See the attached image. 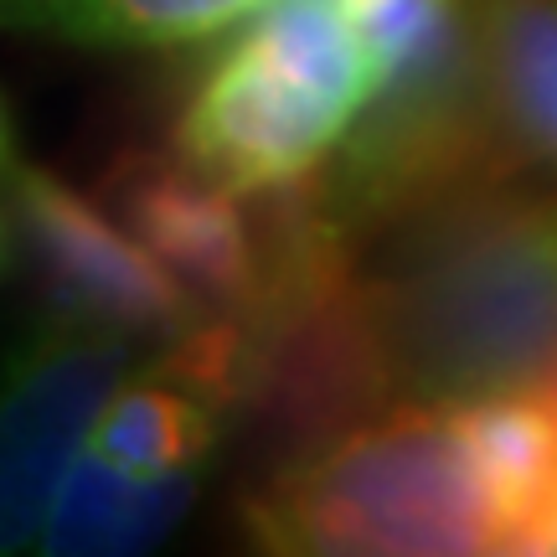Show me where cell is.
<instances>
[{
    "instance_id": "30bf717a",
    "label": "cell",
    "mask_w": 557,
    "mask_h": 557,
    "mask_svg": "<svg viewBox=\"0 0 557 557\" xmlns=\"http://www.w3.org/2000/svg\"><path fill=\"white\" fill-rule=\"evenodd\" d=\"M233 429L238 418L222 403L139 361L120 393H109L83 449L114 459L120 470L135 475H181V470H201Z\"/></svg>"
},
{
    "instance_id": "8992f818",
    "label": "cell",
    "mask_w": 557,
    "mask_h": 557,
    "mask_svg": "<svg viewBox=\"0 0 557 557\" xmlns=\"http://www.w3.org/2000/svg\"><path fill=\"white\" fill-rule=\"evenodd\" d=\"M5 181L11 212L41 263L47 305L124 331L150 351L181 341L212 315L103 201H88L41 165H11Z\"/></svg>"
},
{
    "instance_id": "52a82bcc",
    "label": "cell",
    "mask_w": 557,
    "mask_h": 557,
    "mask_svg": "<svg viewBox=\"0 0 557 557\" xmlns=\"http://www.w3.org/2000/svg\"><path fill=\"white\" fill-rule=\"evenodd\" d=\"M99 201L156 253L171 274L222 315L248 310L263 289L259 212H243L238 191L181 156L124 150L99 181Z\"/></svg>"
},
{
    "instance_id": "ba28073f",
    "label": "cell",
    "mask_w": 557,
    "mask_h": 557,
    "mask_svg": "<svg viewBox=\"0 0 557 557\" xmlns=\"http://www.w3.org/2000/svg\"><path fill=\"white\" fill-rule=\"evenodd\" d=\"M459 429L500 521V553L557 547V403L547 387L459 403Z\"/></svg>"
},
{
    "instance_id": "9c48e42d",
    "label": "cell",
    "mask_w": 557,
    "mask_h": 557,
    "mask_svg": "<svg viewBox=\"0 0 557 557\" xmlns=\"http://www.w3.org/2000/svg\"><path fill=\"white\" fill-rule=\"evenodd\" d=\"M201 496V475H135L114 459L78 449L67 465L37 547L47 557H120L145 553L176 532Z\"/></svg>"
},
{
    "instance_id": "4fadbf2b",
    "label": "cell",
    "mask_w": 557,
    "mask_h": 557,
    "mask_svg": "<svg viewBox=\"0 0 557 557\" xmlns=\"http://www.w3.org/2000/svg\"><path fill=\"white\" fill-rule=\"evenodd\" d=\"M16 165V129H11V109L0 99V176Z\"/></svg>"
},
{
    "instance_id": "7c38bea8",
    "label": "cell",
    "mask_w": 557,
    "mask_h": 557,
    "mask_svg": "<svg viewBox=\"0 0 557 557\" xmlns=\"http://www.w3.org/2000/svg\"><path fill=\"white\" fill-rule=\"evenodd\" d=\"M269 0H0V37L99 52H165L222 37Z\"/></svg>"
},
{
    "instance_id": "8fae6325",
    "label": "cell",
    "mask_w": 557,
    "mask_h": 557,
    "mask_svg": "<svg viewBox=\"0 0 557 557\" xmlns=\"http://www.w3.org/2000/svg\"><path fill=\"white\" fill-rule=\"evenodd\" d=\"M475 32L506 139L557 176V0H475Z\"/></svg>"
},
{
    "instance_id": "5bb4252c",
    "label": "cell",
    "mask_w": 557,
    "mask_h": 557,
    "mask_svg": "<svg viewBox=\"0 0 557 557\" xmlns=\"http://www.w3.org/2000/svg\"><path fill=\"white\" fill-rule=\"evenodd\" d=\"M5 263H11V238H5V218H0V274H5Z\"/></svg>"
},
{
    "instance_id": "7a4b0ae2",
    "label": "cell",
    "mask_w": 557,
    "mask_h": 557,
    "mask_svg": "<svg viewBox=\"0 0 557 557\" xmlns=\"http://www.w3.org/2000/svg\"><path fill=\"white\" fill-rule=\"evenodd\" d=\"M372 99L310 186L357 243L444 197L532 176L485 83L475 0H351Z\"/></svg>"
},
{
    "instance_id": "3957f363",
    "label": "cell",
    "mask_w": 557,
    "mask_h": 557,
    "mask_svg": "<svg viewBox=\"0 0 557 557\" xmlns=\"http://www.w3.org/2000/svg\"><path fill=\"white\" fill-rule=\"evenodd\" d=\"M253 553L449 557L500 553V521L455 408L398 403L289 449L238 506Z\"/></svg>"
},
{
    "instance_id": "5b68a950",
    "label": "cell",
    "mask_w": 557,
    "mask_h": 557,
    "mask_svg": "<svg viewBox=\"0 0 557 557\" xmlns=\"http://www.w3.org/2000/svg\"><path fill=\"white\" fill-rule=\"evenodd\" d=\"M150 346L41 305L0 331V553L37 547L67 465Z\"/></svg>"
},
{
    "instance_id": "6da1fadb",
    "label": "cell",
    "mask_w": 557,
    "mask_h": 557,
    "mask_svg": "<svg viewBox=\"0 0 557 557\" xmlns=\"http://www.w3.org/2000/svg\"><path fill=\"white\" fill-rule=\"evenodd\" d=\"M387 398L459 403L557 377V186L527 176L444 197L361 243Z\"/></svg>"
},
{
    "instance_id": "277c9868",
    "label": "cell",
    "mask_w": 557,
    "mask_h": 557,
    "mask_svg": "<svg viewBox=\"0 0 557 557\" xmlns=\"http://www.w3.org/2000/svg\"><path fill=\"white\" fill-rule=\"evenodd\" d=\"M372 99L351 0H269L207 62L176 120V156L238 197L315 176Z\"/></svg>"
}]
</instances>
